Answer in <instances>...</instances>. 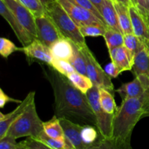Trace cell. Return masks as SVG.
Listing matches in <instances>:
<instances>
[{
    "mask_svg": "<svg viewBox=\"0 0 149 149\" xmlns=\"http://www.w3.org/2000/svg\"><path fill=\"white\" fill-rule=\"evenodd\" d=\"M52 57L56 59L69 61L74 53L73 42L65 37H62L54 42L49 47Z\"/></svg>",
    "mask_w": 149,
    "mask_h": 149,
    "instance_id": "e0dca14e",
    "label": "cell"
},
{
    "mask_svg": "<svg viewBox=\"0 0 149 149\" xmlns=\"http://www.w3.org/2000/svg\"><path fill=\"white\" fill-rule=\"evenodd\" d=\"M59 119L65 138L71 143L75 149H87L88 146L84 143L81 137V131L83 125L65 118Z\"/></svg>",
    "mask_w": 149,
    "mask_h": 149,
    "instance_id": "5bb4252c",
    "label": "cell"
},
{
    "mask_svg": "<svg viewBox=\"0 0 149 149\" xmlns=\"http://www.w3.org/2000/svg\"><path fill=\"white\" fill-rule=\"evenodd\" d=\"M0 14L10 24L17 39L23 47L29 45L33 39H35V38H33L18 21L2 0H0Z\"/></svg>",
    "mask_w": 149,
    "mask_h": 149,
    "instance_id": "30bf717a",
    "label": "cell"
},
{
    "mask_svg": "<svg viewBox=\"0 0 149 149\" xmlns=\"http://www.w3.org/2000/svg\"><path fill=\"white\" fill-rule=\"evenodd\" d=\"M96 127L93 125H83L81 131V140L85 145L90 146L98 140V133L95 129Z\"/></svg>",
    "mask_w": 149,
    "mask_h": 149,
    "instance_id": "83f0119b",
    "label": "cell"
},
{
    "mask_svg": "<svg viewBox=\"0 0 149 149\" xmlns=\"http://www.w3.org/2000/svg\"><path fill=\"white\" fill-rule=\"evenodd\" d=\"M84 55L87 65V77L93 81V84L99 88H105L114 94L113 84L111 78L106 74L105 70L100 66L87 45L80 48Z\"/></svg>",
    "mask_w": 149,
    "mask_h": 149,
    "instance_id": "8992f818",
    "label": "cell"
},
{
    "mask_svg": "<svg viewBox=\"0 0 149 149\" xmlns=\"http://www.w3.org/2000/svg\"><path fill=\"white\" fill-rule=\"evenodd\" d=\"M44 131L48 136L56 139H65V134L61 126L60 119L54 116L50 120L43 123Z\"/></svg>",
    "mask_w": 149,
    "mask_h": 149,
    "instance_id": "7402d4cb",
    "label": "cell"
},
{
    "mask_svg": "<svg viewBox=\"0 0 149 149\" xmlns=\"http://www.w3.org/2000/svg\"><path fill=\"white\" fill-rule=\"evenodd\" d=\"M124 46L130 51L134 58L139 51L146 47L143 43L134 33L124 34Z\"/></svg>",
    "mask_w": 149,
    "mask_h": 149,
    "instance_id": "4316f807",
    "label": "cell"
},
{
    "mask_svg": "<svg viewBox=\"0 0 149 149\" xmlns=\"http://www.w3.org/2000/svg\"><path fill=\"white\" fill-rule=\"evenodd\" d=\"M43 71L53 90L55 116L58 119L65 118L79 125L97 127L95 115L87 95L76 88L66 77L51 67Z\"/></svg>",
    "mask_w": 149,
    "mask_h": 149,
    "instance_id": "6da1fadb",
    "label": "cell"
},
{
    "mask_svg": "<svg viewBox=\"0 0 149 149\" xmlns=\"http://www.w3.org/2000/svg\"><path fill=\"white\" fill-rule=\"evenodd\" d=\"M100 14L107 27L122 32L118 20L117 13L115 8L114 3L112 0H103Z\"/></svg>",
    "mask_w": 149,
    "mask_h": 149,
    "instance_id": "ac0fdd59",
    "label": "cell"
},
{
    "mask_svg": "<svg viewBox=\"0 0 149 149\" xmlns=\"http://www.w3.org/2000/svg\"><path fill=\"white\" fill-rule=\"evenodd\" d=\"M39 1H40L45 6V7H46V6H47L48 4H51V3L54 2V1H57V0H39Z\"/></svg>",
    "mask_w": 149,
    "mask_h": 149,
    "instance_id": "60d3db41",
    "label": "cell"
},
{
    "mask_svg": "<svg viewBox=\"0 0 149 149\" xmlns=\"http://www.w3.org/2000/svg\"><path fill=\"white\" fill-rule=\"evenodd\" d=\"M107 26L101 24H91L79 27L81 34L86 36H103Z\"/></svg>",
    "mask_w": 149,
    "mask_h": 149,
    "instance_id": "f1b7e54d",
    "label": "cell"
},
{
    "mask_svg": "<svg viewBox=\"0 0 149 149\" xmlns=\"http://www.w3.org/2000/svg\"><path fill=\"white\" fill-rule=\"evenodd\" d=\"M35 95V92H30L13 111L7 114L0 113V139L7 135L11 125L23 114L32 100H34Z\"/></svg>",
    "mask_w": 149,
    "mask_h": 149,
    "instance_id": "4fadbf2b",
    "label": "cell"
},
{
    "mask_svg": "<svg viewBox=\"0 0 149 149\" xmlns=\"http://www.w3.org/2000/svg\"><path fill=\"white\" fill-rule=\"evenodd\" d=\"M132 71L135 77H149V50L146 47L135 55Z\"/></svg>",
    "mask_w": 149,
    "mask_h": 149,
    "instance_id": "d6986e66",
    "label": "cell"
},
{
    "mask_svg": "<svg viewBox=\"0 0 149 149\" xmlns=\"http://www.w3.org/2000/svg\"><path fill=\"white\" fill-rule=\"evenodd\" d=\"M113 3H114L116 13H117L119 26H120L123 34L133 33L130 13V7L117 1H113Z\"/></svg>",
    "mask_w": 149,
    "mask_h": 149,
    "instance_id": "ffe728a7",
    "label": "cell"
},
{
    "mask_svg": "<svg viewBox=\"0 0 149 149\" xmlns=\"http://www.w3.org/2000/svg\"><path fill=\"white\" fill-rule=\"evenodd\" d=\"M20 50L26 55L31 62L36 61L50 66L54 60L49 47L37 39H33L27 46L20 48Z\"/></svg>",
    "mask_w": 149,
    "mask_h": 149,
    "instance_id": "8fae6325",
    "label": "cell"
},
{
    "mask_svg": "<svg viewBox=\"0 0 149 149\" xmlns=\"http://www.w3.org/2000/svg\"><path fill=\"white\" fill-rule=\"evenodd\" d=\"M57 1L65 9L71 19L75 22L79 27L91 24H101L106 26L104 22L102 21L90 10L77 5L68 0H57Z\"/></svg>",
    "mask_w": 149,
    "mask_h": 149,
    "instance_id": "ba28073f",
    "label": "cell"
},
{
    "mask_svg": "<svg viewBox=\"0 0 149 149\" xmlns=\"http://www.w3.org/2000/svg\"><path fill=\"white\" fill-rule=\"evenodd\" d=\"M24 143L28 149H53L45 143L30 137L25 140Z\"/></svg>",
    "mask_w": 149,
    "mask_h": 149,
    "instance_id": "836d02e7",
    "label": "cell"
},
{
    "mask_svg": "<svg viewBox=\"0 0 149 149\" xmlns=\"http://www.w3.org/2000/svg\"><path fill=\"white\" fill-rule=\"evenodd\" d=\"M17 1L30 10L35 17L41 16L47 13L46 7L39 0H17Z\"/></svg>",
    "mask_w": 149,
    "mask_h": 149,
    "instance_id": "f546056e",
    "label": "cell"
},
{
    "mask_svg": "<svg viewBox=\"0 0 149 149\" xmlns=\"http://www.w3.org/2000/svg\"><path fill=\"white\" fill-rule=\"evenodd\" d=\"M17 50H20V48L17 47L10 39L4 37L0 39V54L3 58H7L13 52Z\"/></svg>",
    "mask_w": 149,
    "mask_h": 149,
    "instance_id": "1f68e13d",
    "label": "cell"
},
{
    "mask_svg": "<svg viewBox=\"0 0 149 149\" xmlns=\"http://www.w3.org/2000/svg\"><path fill=\"white\" fill-rule=\"evenodd\" d=\"M130 1H131V2H132V5H134L136 7V1H135V0H130Z\"/></svg>",
    "mask_w": 149,
    "mask_h": 149,
    "instance_id": "7bdbcfd3",
    "label": "cell"
},
{
    "mask_svg": "<svg viewBox=\"0 0 149 149\" xmlns=\"http://www.w3.org/2000/svg\"><path fill=\"white\" fill-rule=\"evenodd\" d=\"M111 60L115 65L123 71H131L134 63V58L125 46L113 48L109 51Z\"/></svg>",
    "mask_w": 149,
    "mask_h": 149,
    "instance_id": "9a60e30c",
    "label": "cell"
},
{
    "mask_svg": "<svg viewBox=\"0 0 149 149\" xmlns=\"http://www.w3.org/2000/svg\"><path fill=\"white\" fill-rule=\"evenodd\" d=\"M87 149H132L130 143L117 141L114 138H105L101 136Z\"/></svg>",
    "mask_w": 149,
    "mask_h": 149,
    "instance_id": "44dd1931",
    "label": "cell"
},
{
    "mask_svg": "<svg viewBox=\"0 0 149 149\" xmlns=\"http://www.w3.org/2000/svg\"><path fill=\"white\" fill-rule=\"evenodd\" d=\"M99 96L103 110L109 114H115L118 107L115 103L114 94L105 88H99Z\"/></svg>",
    "mask_w": 149,
    "mask_h": 149,
    "instance_id": "cb8c5ba5",
    "label": "cell"
},
{
    "mask_svg": "<svg viewBox=\"0 0 149 149\" xmlns=\"http://www.w3.org/2000/svg\"><path fill=\"white\" fill-rule=\"evenodd\" d=\"M67 78L76 88H77L84 94H87V92L94 85L93 81L87 76L83 75L77 71L71 73L67 77Z\"/></svg>",
    "mask_w": 149,
    "mask_h": 149,
    "instance_id": "603a6c76",
    "label": "cell"
},
{
    "mask_svg": "<svg viewBox=\"0 0 149 149\" xmlns=\"http://www.w3.org/2000/svg\"><path fill=\"white\" fill-rule=\"evenodd\" d=\"M36 39L44 45L50 47L51 45L61 38L63 37L47 13L36 17Z\"/></svg>",
    "mask_w": 149,
    "mask_h": 149,
    "instance_id": "52a82bcc",
    "label": "cell"
},
{
    "mask_svg": "<svg viewBox=\"0 0 149 149\" xmlns=\"http://www.w3.org/2000/svg\"><path fill=\"white\" fill-rule=\"evenodd\" d=\"M146 90L141 80L138 77H135L132 81L122 84L116 92L119 93L123 100L128 98L141 97Z\"/></svg>",
    "mask_w": 149,
    "mask_h": 149,
    "instance_id": "2e32d148",
    "label": "cell"
},
{
    "mask_svg": "<svg viewBox=\"0 0 149 149\" xmlns=\"http://www.w3.org/2000/svg\"><path fill=\"white\" fill-rule=\"evenodd\" d=\"M49 67L52 68L55 71H58V73L66 77L71 73L76 71L74 67L69 63V61H65V60L54 58L53 61H52V64Z\"/></svg>",
    "mask_w": 149,
    "mask_h": 149,
    "instance_id": "4dcf8cb0",
    "label": "cell"
},
{
    "mask_svg": "<svg viewBox=\"0 0 149 149\" xmlns=\"http://www.w3.org/2000/svg\"><path fill=\"white\" fill-rule=\"evenodd\" d=\"M73 48H74V53L70 59L69 63L74 67L77 72L87 76V65H86L85 58H84L82 51L74 42H73Z\"/></svg>",
    "mask_w": 149,
    "mask_h": 149,
    "instance_id": "484cf974",
    "label": "cell"
},
{
    "mask_svg": "<svg viewBox=\"0 0 149 149\" xmlns=\"http://www.w3.org/2000/svg\"><path fill=\"white\" fill-rule=\"evenodd\" d=\"M93 4L96 7V8L98 10V11L100 13L102 7V3H103V0H90Z\"/></svg>",
    "mask_w": 149,
    "mask_h": 149,
    "instance_id": "f35d334b",
    "label": "cell"
},
{
    "mask_svg": "<svg viewBox=\"0 0 149 149\" xmlns=\"http://www.w3.org/2000/svg\"><path fill=\"white\" fill-rule=\"evenodd\" d=\"M18 143L15 138L6 135L0 139V149H16L18 146Z\"/></svg>",
    "mask_w": 149,
    "mask_h": 149,
    "instance_id": "e575fe53",
    "label": "cell"
},
{
    "mask_svg": "<svg viewBox=\"0 0 149 149\" xmlns=\"http://www.w3.org/2000/svg\"><path fill=\"white\" fill-rule=\"evenodd\" d=\"M7 6L10 11L14 14L18 21L23 25V27L28 31L29 33L36 39V17L30 10L20 4L17 0H2Z\"/></svg>",
    "mask_w": 149,
    "mask_h": 149,
    "instance_id": "9c48e42d",
    "label": "cell"
},
{
    "mask_svg": "<svg viewBox=\"0 0 149 149\" xmlns=\"http://www.w3.org/2000/svg\"><path fill=\"white\" fill-rule=\"evenodd\" d=\"M16 149H28L26 148V145L24 143V141H22V142H20L18 143V146L17 147Z\"/></svg>",
    "mask_w": 149,
    "mask_h": 149,
    "instance_id": "b9f144b4",
    "label": "cell"
},
{
    "mask_svg": "<svg viewBox=\"0 0 149 149\" xmlns=\"http://www.w3.org/2000/svg\"><path fill=\"white\" fill-rule=\"evenodd\" d=\"M145 116H149V89L141 97L122 100L114 115L112 138L130 143L135 125Z\"/></svg>",
    "mask_w": 149,
    "mask_h": 149,
    "instance_id": "7a4b0ae2",
    "label": "cell"
},
{
    "mask_svg": "<svg viewBox=\"0 0 149 149\" xmlns=\"http://www.w3.org/2000/svg\"><path fill=\"white\" fill-rule=\"evenodd\" d=\"M87 97L90 106L95 115L97 120V129L100 136L111 138L113 135V122L115 114L106 113L102 108L99 96V87L95 85L87 93Z\"/></svg>",
    "mask_w": 149,
    "mask_h": 149,
    "instance_id": "5b68a950",
    "label": "cell"
},
{
    "mask_svg": "<svg viewBox=\"0 0 149 149\" xmlns=\"http://www.w3.org/2000/svg\"><path fill=\"white\" fill-rule=\"evenodd\" d=\"M136 7L144 15L149 17V3L148 0H135Z\"/></svg>",
    "mask_w": 149,
    "mask_h": 149,
    "instance_id": "8d00e7d4",
    "label": "cell"
},
{
    "mask_svg": "<svg viewBox=\"0 0 149 149\" xmlns=\"http://www.w3.org/2000/svg\"><path fill=\"white\" fill-rule=\"evenodd\" d=\"M104 70L106 72V74H107L111 78H116V77L122 73L120 69H119V68L115 65L114 63H113L112 61L111 63H109L108 65H106Z\"/></svg>",
    "mask_w": 149,
    "mask_h": 149,
    "instance_id": "d590c367",
    "label": "cell"
},
{
    "mask_svg": "<svg viewBox=\"0 0 149 149\" xmlns=\"http://www.w3.org/2000/svg\"><path fill=\"white\" fill-rule=\"evenodd\" d=\"M134 34L136 35L149 50V17L144 15L135 6H130Z\"/></svg>",
    "mask_w": 149,
    "mask_h": 149,
    "instance_id": "7c38bea8",
    "label": "cell"
},
{
    "mask_svg": "<svg viewBox=\"0 0 149 149\" xmlns=\"http://www.w3.org/2000/svg\"><path fill=\"white\" fill-rule=\"evenodd\" d=\"M116 1H119V2L122 3V4H125V5L128 6V7L132 5V2H131L130 0H116Z\"/></svg>",
    "mask_w": 149,
    "mask_h": 149,
    "instance_id": "ab89813d",
    "label": "cell"
},
{
    "mask_svg": "<svg viewBox=\"0 0 149 149\" xmlns=\"http://www.w3.org/2000/svg\"><path fill=\"white\" fill-rule=\"evenodd\" d=\"M148 3H149V0H148Z\"/></svg>",
    "mask_w": 149,
    "mask_h": 149,
    "instance_id": "f6af8a7d",
    "label": "cell"
},
{
    "mask_svg": "<svg viewBox=\"0 0 149 149\" xmlns=\"http://www.w3.org/2000/svg\"><path fill=\"white\" fill-rule=\"evenodd\" d=\"M8 102H15V103H21V100H17V99L12 98V97H9L4 91H3L2 89H0V107L2 109L4 108V106L7 104Z\"/></svg>",
    "mask_w": 149,
    "mask_h": 149,
    "instance_id": "74e56055",
    "label": "cell"
},
{
    "mask_svg": "<svg viewBox=\"0 0 149 149\" xmlns=\"http://www.w3.org/2000/svg\"><path fill=\"white\" fill-rule=\"evenodd\" d=\"M112 1H116V0H112Z\"/></svg>",
    "mask_w": 149,
    "mask_h": 149,
    "instance_id": "ee69618b",
    "label": "cell"
},
{
    "mask_svg": "<svg viewBox=\"0 0 149 149\" xmlns=\"http://www.w3.org/2000/svg\"><path fill=\"white\" fill-rule=\"evenodd\" d=\"M68 1L74 3V4H77V5H79L80 6V7H84V8L87 9V10H90V11H91L93 14L95 15L98 18H100L102 21L104 22L100 13L98 11V10L96 8L95 6L90 0H68ZM105 24H106V23H105Z\"/></svg>",
    "mask_w": 149,
    "mask_h": 149,
    "instance_id": "d6a6232c",
    "label": "cell"
},
{
    "mask_svg": "<svg viewBox=\"0 0 149 149\" xmlns=\"http://www.w3.org/2000/svg\"><path fill=\"white\" fill-rule=\"evenodd\" d=\"M46 11L63 37L71 40L79 48L87 45L79 27L58 1L46 6Z\"/></svg>",
    "mask_w": 149,
    "mask_h": 149,
    "instance_id": "3957f363",
    "label": "cell"
},
{
    "mask_svg": "<svg viewBox=\"0 0 149 149\" xmlns=\"http://www.w3.org/2000/svg\"><path fill=\"white\" fill-rule=\"evenodd\" d=\"M43 123L36 111L35 100H33L23 114L11 125L7 135L15 139L23 137L37 138L44 132Z\"/></svg>",
    "mask_w": 149,
    "mask_h": 149,
    "instance_id": "277c9868",
    "label": "cell"
},
{
    "mask_svg": "<svg viewBox=\"0 0 149 149\" xmlns=\"http://www.w3.org/2000/svg\"><path fill=\"white\" fill-rule=\"evenodd\" d=\"M103 37L109 51L113 48L119 47L124 45L123 33L111 28H106Z\"/></svg>",
    "mask_w": 149,
    "mask_h": 149,
    "instance_id": "d4e9b609",
    "label": "cell"
}]
</instances>
